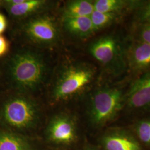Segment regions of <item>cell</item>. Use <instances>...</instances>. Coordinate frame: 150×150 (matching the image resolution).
I'll use <instances>...</instances> for the list:
<instances>
[{
	"label": "cell",
	"mask_w": 150,
	"mask_h": 150,
	"mask_svg": "<svg viewBox=\"0 0 150 150\" xmlns=\"http://www.w3.org/2000/svg\"><path fill=\"white\" fill-rule=\"evenodd\" d=\"M8 71L14 87L22 93H30L42 85L47 73V64L41 54L26 49L12 56Z\"/></svg>",
	"instance_id": "obj_1"
},
{
	"label": "cell",
	"mask_w": 150,
	"mask_h": 150,
	"mask_svg": "<svg viewBox=\"0 0 150 150\" xmlns=\"http://www.w3.org/2000/svg\"><path fill=\"white\" fill-rule=\"evenodd\" d=\"M126 48L118 38L108 35L93 41L88 50L91 56L112 74L118 76L128 69Z\"/></svg>",
	"instance_id": "obj_2"
},
{
	"label": "cell",
	"mask_w": 150,
	"mask_h": 150,
	"mask_svg": "<svg viewBox=\"0 0 150 150\" xmlns=\"http://www.w3.org/2000/svg\"><path fill=\"white\" fill-rule=\"evenodd\" d=\"M125 100L123 91L119 87H103L97 89L90 100L91 123L101 126L111 121L121 110Z\"/></svg>",
	"instance_id": "obj_3"
},
{
	"label": "cell",
	"mask_w": 150,
	"mask_h": 150,
	"mask_svg": "<svg viewBox=\"0 0 150 150\" xmlns=\"http://www.w3.org/2000/svg\"><path fill=\"white\" fill-rule=\"evenodd\" d=\"M95 70L83 64H71L59 74L52 91L55 100L69 99L84 91L93 80Z\"/></svg>",
	"instance_id": "obj_4"
},
{
	"label": "cell",
	"mask_w": 150,
	"mask_h": 150,
	"mask_svg": "<svg viewBox=\"0 0 150 150\" xmlns=\"http://www.w3.org/2000/svg\"><path fill=\"white\" fill-rule=\"evenodd\" d=\"M2 121L12 129L25 130L34 127L39 118L38 105L25 96L12 97L3 104L0 111Z\"/></svg>",
	"instance_id": "obj_5"
},
{
	"label": "cell",
	"mask_w": 150,
	"mask_h": 150,
	"mask_svg": "<svg viewBox=\"0 0 150 150\" xmlns=\"http://www.w3.org/2000/svg\"><path fill=\"white\" fill-rule=\"evenodd\" d=\"M24 35L32 43L42 46H52L59 39V26L54 17L36 15L30 17L22 26Z\"/></svg>",
	"instance_id": "obj_6"
},
{
	"label": "cell",
	"mask_w": 150,
	"mask_h": 150,
	"mask_svg": "<svg viewBox=\"0 0 150 150\" xmlns=\"http://www.w3.org/2000/svg\"><path fill=\"white\" fill-rule=\"evenodd\" d=\"M125 96L128 106L132 108H150V71L134 81Z\"/></svg>",
	"instance_id": "obj_7"
},
{
	"label": "cell",
	"mask_w": 150,
	"mask_h": 150,
	"mask_svg": "<svg viewBox=\"0 0 150 150\" xmlns=\"http://www.w3.org/2000/svg\"><path fill=\"white\" fill-rule=\"evenodd\" d=\"M47 134L54 142L71 143L76 137V126L73 119L64 115L54 117L48 125Z\"/></svg>",
	"instance_id": "obj_8"
},
{
	"label": "cell",
	"mask_w": 150,
	"mask_h": 150,
	"mask_svg": "<svg viewBox=\"0 0 150 150\" xmlns=\"http://www.w3.org/2000/svg\"><path fill=\"white\" fill-rule=\"evenodd\" d=\"M128 67L134 71L150 69V45L135 40L126 48Z\"/></svg>",
	"instance_id": "obj_9"
},
{
	"label": "cell",
	"mask_w": 150,
	"mask_h": 150,
	"mask_svg": "<svg viewBox=\"0 0 150 150\" xmlns=\"http://www.w3.org/2000/svg\"><path fill=\"white\" fill-rule=\"evenodd\" d=\"M102 142L105 150H141L139 143L134 137L121 131L108 133Z\"/></svg>",
	"instance_id": "obj_10"
},
{
	"label": "cell",
	"mask_w": 150,
	"mask_h": 150,
	"mask_svg": "<svg viewBox=\"0 0 150 150\" xmlns=\"http://www.w3.org/2000/svg\"><path fill=\"white\" fill-rule=\"evenodd\" d=\"M48 4V1L45 0H25L18 5H11L4 4V6L12 17L25 18L38 14L47 7Z\"/></svg>",
	"instance_id": "obj_11"
},
{
	"label": "cell",
	"mask_w": 150,
	"mask_h": 150,
	"mask_svg": "<svg viewBox=\"0 0 150 150\" xmlns=\"http://www.w3.org/2000/svg\"><path fill=\"white\" fill-rule=\"evenodd\" d=\"M62 24L66 31L77 38H86L95 32L90 17H63Z\"/></svg>",
	"instance_id": "obj_12"
},
{
	"label": "cell",
	"mask_w": 150,
	"mask_h": 150,
	"mask_svg": "<svg viewBox=\"0 0 150 150\" xmlns=\"http://www.w3.org/2000/svg\"><path fill=\"white\" fill-rule=\"evenodd\" d=\"M94 11L93 2L88 0H74L67 3L63 11V17H90Z\"/></svg>",
	"instance_id": "obj_13"
},
{
	"label": "cell",
	"mask_w": 150,
	"mask_h": 150,
	"mask_svg": "<svg viewBox=\"0 0 150 150\" xmlns=\"http://www.w3.org/2000/svg\"><path fill=\"white\" fill-rule=\"evenodd\" d=\"M0 150H31L27 141L17 134L0 131Z\"/></svg>",
	"instance_id": "obj_14"
},
{
	"label": "cell",
	"mask_w": 150,
	"mask_h": 150,
	"mask_svg": "<svg viewBox=\"0 0 150 150\" xmlns=\"http://www.w3.org/2000/svg\"><path fill=\"white\" fill-rule=\"evenodd\" d=\"M93 2L95 11L104 13H119L126 7H129V1L96 0Z\"/></svg>",
	"instance_id": "obj_15"
},
{
	"label": "cell",
	"mask_w": 150,
	"mask_h": 150,
	"mask_svg": "<svg viewBox=\"0 0 150 150\" xmlns=\"http://www.w3.org/2000/svg\"><path fill=\"white\" fill-rule=\"evenodd\" d=\"M129 7L134 11V20L137 25L150 21V0L129 1Z\"/></svg>",
	"instance_id": "obj_16"
},
{
	"label": "cell",
	"mask_w": 150,
	"mask_h": 150,
	"mask_svg": "<svg viewBox=\"0 0 150 150\" xmlns=\"http://www.w3.org/2000/svg\"><path fill=\"white\" fill-rule=\"evenodd\" d=\"M118 16L119 13H104L94 10L90 16V18L95 32L112 24Z\"/></svg>",
	"instance_id": "obj_17"
},
{
	"label": "cell",
	"mask_w": 150,
	"mask_h": 150,
	"mask_svg": "<svg viewBox=\"0 0 150 150\" xmlns=\"http://www.w3.org/2000/svg\"><path fill=\"white\" fill-rule=\"evenodd\" d=\"M136 130L139 139L142 142L150 144V120L139 121L137 124Z\"/></svg>",
	"instance_id": "obj_18"
},
{
	"label": "cell",
	"mask_w": 150,
	"mask_h": 150,
	"mask_svg": "<svg viewBox=\"0 0 150 150\" xmlns=\"http://www.w3.org/2000/svg\"><path fill=\"white\" fill-rule=\"evenodd\" d=\"M136 39L150 45V21L137 25Z\"/></svg>",
	"instance_id": "obj_19"
},
{
	"label": "cell",
	"mask_w": 150,
	"mask_h": 150,
	"mask_svg": "<svg viewBox=\"0 0 150 150\" xmlns=\"http://www.w3.org/2000/svg\"><path fill=\"white\" fill-rule=\"evenodd\" d=\"M8 43L5 38L0 35V57L5 54L8 50Z\"/></svg>",
	"instance_id": "obj_20"
},
{
	"label": "cell",
	"mask_w": 150,
	"mask_h": 150,
	"mask_svg": "<svg viewBox=\"0 0 150 150\" xmlns=\"http://www.w3.org/2000/svg\"><path fill=\"white\" fill-rule=\"evenodd\" d=\"M7 25V20L5 17L0 13V35L5 31Z\"/></svg>",
	"instance_id": "obj_21"
},
{
	"label": "cell",
	"mask_w": 150,
	"mask_h": 150,
	"mask_svg": "<svg viewBox=\"0 0 150 150\" xmlns=\"http://www.w3.org/2000/svg\"><path fill=\"white\" fill-rule=\"evenodd\" d=\"M86 150H95L92 149H90V148H88V149H87Z\"/></svg>",
	"instance_id": "obj_22"
},
{
	"label": "cell",
	"mask_w": 150,
	"mask_h": 150,
	"mask_svg": "<svg viewBox=\"0 0 150 150\" xmlns=\"http://www.w3.org/2000/svg\"><path fill=\"white\" fill-rule=\"evenodd\" d=\"M2 3V1H0V6H1Z\"/></svg>",
	"instance_id": "obj_23"
}]
</instances>
